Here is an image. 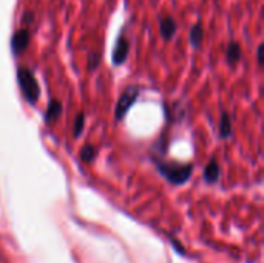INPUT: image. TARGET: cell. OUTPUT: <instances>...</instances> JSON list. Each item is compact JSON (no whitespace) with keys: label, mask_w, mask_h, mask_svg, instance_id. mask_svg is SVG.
Wrapping results in <instances>:
<instances>
[{"label":"cell","mask_w":264,"mask_h":263,"mask_svg":"<svg viewBox=\"0 0 264 263\" xmlns=\"http://www.w3.org/2000/svg\"><path fill=\"white\" fill-rule=\"evenodd\" d=\"M88 62H90V68H96L99 65V54L98 53H92L90 54V59H88Z\"/></svg>","instance_id":"cell-14"},{"label":"cell","mask_w":264,"mask_h":263,"mask_svg":"<svg viewBox=\"0 0 264 263\" xmlns=\"http://www.w3.org/2000/svg\"><path fill=\"white\" fill-rule=\"evenodd\" d=\"M176 30H178V24H176V21L171 16L161 17V21H159V33H161L162 39L171 41L173 36L176 34Z\"/></svg>","instance_id":"cell-6"},{"label":"cell","mask_w":264,"mask_h":263,"mask_svg":"<svg viewBox=\"0 0 264 263\" xmlns=\"http://www.w3.org/2000/svg\"><path fill=\"white\" fill-rule=\"evenodd\" d=\"M33 21H34V14L31 11H25L22 16V24L28 25V24H33Z\"/></svg>","instance_id":"cell-15"},{"label":"cell","mask_w":264,"mask_h":263,"mask_svg":"<svg viewBox=\"0 0 264 263\" xmlns=\"http://www.w3.org/2000/svg\"><path fill=\"white\" fill-rule=\"evenodd\" d=\"M204 178H206L207 183H215V181H218V178H219V166H218V163H216L215 159H212V161L207 164V167H206V170H204Z\"/></svg>","instance_id":"cell-9"},{"label":"cell","mask_w":264,"mask_h":263,"mask_svg":"<svg viewBox=\"0 0 264 263\" xmlns=\"http://www.w3.org/2000/svg\"><path fill=\"white\" fill-rule=\"evenodd\" d=\"M30 45V31L28 30H19L17 33H14L13 39H11V50L14 54H20L24 53Z\"/></svg>","instance_id":"cell-5"},{"label":"cell","mask_w":264,"mask_h":263,"mask_svg":"<svg viewBox=\"0 0 264 263\" xmlns=\"http://www.w3.org/2000/svg\"><path fill=\"white\" fill-rule=\"evenodd\" d=\"M60 113H62V104H60L59 101H56V99L50 101L48 109H47V113H45L47 121H54V119H57V118L60 116Z\"/></svg>","instance_id":"cell-10"},{"label":"cell","mask_w":264,"mask_h":263,"mask_svg":"<svg viewBox=\"0 0 264 263\" xmlns=\"http://www.w3.org/2000/svg\"><path fill=\"white\" fill-rule=\"evenodd\" d=\"M256 59H258V64H259V65H262V44H259V45H258Z\"/></svg>","instance_id":"cell-16"},{"label":"cell","mask_w":264,"mask_h":263,"mask_svg":"<svg viewBox=\"0 0 264 263\" xmlns=\"http://www.w3.org/2000/svg\"><path fill=\"white\" fill-rule=\"evenodd\" d=\"M95 153H96V150H95L93 146H85L83 150H82V153H80V158H82V161H85V163H90V161L95 158Z\"/></svg>","instance_id":"cell-12"},{"label":"cell","mask_w":264,"mask_h":263,"mask_svg":"<svg viewBox=\"0 0 264 263\" xmlns=\"http://www.w3.org/2000/svg\"><path fill=\"white\" fill-rule=\"evenodd\" d=\"M241 54H243V50H241L239 42L232 41V42L227 45V50H226V59H227V62H229L230 65H235L236 62H239Z\"/></svg>","instance_id":"cell-7"},{"label":"cell","mask_w":264,"mask_h":263,"mask_svg":"<svg viewBox=\"0 0 264 263\" xmlns=\"http://www.w3.org/2000/svg\"><path fill=\"white\" fill-rule=\"evenodd\" d=\"M138 95H139V90L136 89V87H128V89L122 93V96L119 98L118 106H116V118L118 119L124 118V115L128 112V109L138 99Z\"/></svg>","instance_id":"cell-3"},{"label":"cell","mask_w":264,"mask_h":263,"mask_svg":"<svg viewBox=\"0 0 264 263\" xmlns=\"http://www.w3.org/2000/svg\"><path fill=\"white\" fill-rule=\"evenodd\" d=\"M219 133H221L223 138H229L230 133H232V123H230V116L227 113H223V116H221Z\"/></svg>","instance_id":"cell-11"},{"label":"cell","mask_w":264,"mask_h":263,"mask_svg":"<svg viewBox=\"0 0 264 263\" xmlns=\"http://www.w3.org/2000/svg\"><path fill=\"white\" fill-rule=\"evenodd\" d=\"M158 169L171 185L187 183L193 172L192 164H178V163H161Z\"/></svg>","instance_id":"cell-1"},{"label":"cell","mask_w":264,"mask_h":263,"mask_svg":"<svg viewBox=\"0 0 264 263\" xmlns=\"http://www.w3.org/2000/svg\"><path fill=\"white\" fill-rule=\"evenodd\" d=\"M128 51H130L128 39L125 36H119V39L116 41V47L113 50V64L115 65H122L128 57Z\"/></svg>","instance_id":"cell-4"},{"label":"cell","mask_w":264,"mask_h":263,"mask_svg":"<svg viewBox=\"0 0 264 263\" xmlns=\"http://www.w3.org/2000/svg\"><path fill=\"white\" fill-rule=\"evenodd\" d=\"M17 79H19V85H20L25 99L28 103L34 104L39 99V95H40V89H39V84H37V79H36L34 73L30 68L22 67L17 71Z\"/></svg>","instance_id":"cell-2"},{"label":"cell","mask_w":264,"mask_h":263,"mask_svg":"<svg viewBox=\"0 0 264 263\" xmlns=\"http://www.w3.org/2000/svg\"><path fill=\"white\" fill-rule=\"evenodd\" d=\"M204 41V28L201 24H195L189 31V42L193 48H200Z\"/></svg>","instance_id":"cell-8"},{"label":"cell","mask_w":264,"mask_h":263,"mask_svg":"<svg viewBox=\"0 0 264 263\" xmlns=\"http://www.w3.org/2000/svg\"><path fill=\"white\" fill-rule=\"evenodd\" d=\"M83 115L82 113H79L77 116H76V121H74V136H79L80 133H82V129H83Z\"/></svg>","instance_id":"cell-13"}]
</instances>
